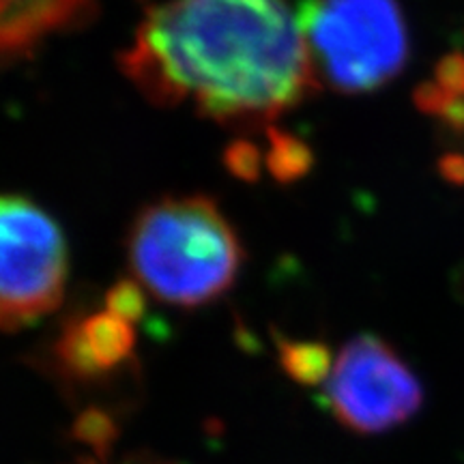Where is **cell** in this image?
<instances>
[{
    "instance_id": "obj_1",
    "label": "cell",
    "mask_w": 464,
    "mask_h": 464,
    "mask_svg": "<svg viewBox=\"0 0 464 464\" xmlns=\"http://www.w3.org/2000/svg\"><path fill=\"white\" fill-rule=\"evenodd\" d=\"M119 63L155 106L237 127L274 121L321 86L286 0H158Z\"/></svg>"
},
{
    "instance_id": "obj_2",
    "label": "cell",
    "mask_w": 464,
    "mask_h": 464,
    "mask_svg": "<svg viewBox=\"0 0 464 464\" xmlns=\"http://www.w3.org/2000/svg\"><path fill=\"white\" fill-rule=\"evenodd\" d=\"M133 282L161 304L202 307L232 288L243 243L208 196H166L144 207L127 235Z\"/></svg>"
},
{
    "instance_id": "obj_3",
    "label": "cell",
    "mask_w": 464,
    "mask_h": 464,
    "mask_svg": "<svg viewBox=\"0 0 464 464\" xmlns=\"http://www.w3.org/2000/svg\"><path fill=\"white\" fill-rule=\"evenodd\" d=\"M297 17L318 84L344 95L382 89L409 63L398 0H304Z\"/></svg>"
},
{
    "instance_id": "obj_4",
    "label": "cell",
    "mask_w": 464,
    "mask_h": 464,
    "mask_svg": "<svg viewBox=\"0 0 464 464\" xmlns=\"http://www.w3.org/2000/svg\"><path fill=\"white\" fill-rule=\"evenodd\" d=\"M69 280L65 232L37 202L0 194V332H20L63 304Z\"/></svg>"
},
{
    "instance_id": "obj_5",
    "label": "cell",
    "mask_w": 464,
    "mask_h": 464,
    "mask_svg": "<svg viewBox=\"0 0 464 464\" xmlns=\"http://www.w3.org/2000/svg\"><path fill=\"white\" fill-rule=\"evenodd\" d=\"M324 404L346 430L382 434L420 413L423 387L396 348L374 334L342 346L324 381Z\"/></svg>"
},
{
    "instance_id": "obj_6",
    "label": "cell",
    "mask_w": 464,
    "mask_h": 464,
    "mask_svg": "<svg viewBox=\"0 0 464 464\" xmlns=\"http://www.w3.org/2000/svg\"><path fill=\"white\" fill-rule=\"evenodd\" d=\"M136 344V324L102 307L67 321L52 346V357L72 381L95 382L131 362Z\"/></svg>"
},
{
    "instance_id": "obj_7",
    "label": "cell",
    "mask_w": 464,
    "mask_h": 464,
    "mask_svg": "<svg viewBox=\"0 0 464 464\" xmlns=\"http://www.w3.org/2000/svg\"><path fill=\"white\" fill-rule=\"evenodd\" d=\"M415 100L456 147L445 155L443 172L451 181L464 183V52L445 56Z\"/></svg>"
},
{
    "instance_id": "obj_8",
    "label": "cell",
    "mask_w": 464,
    "mask_h": 464,
    "mask_svg": "<svg viewBox=\"0 0 464 464\" xmlns=\"http://www.w3.org/2000/svg\"><path fill=\"white\" fill-rule=\"evenodd\" d=\"M277 355L284 372L301 385H324L334 368L332 353L323 342L288 340L277 335Z\"/></svg>"
},
{
    "instance_id": "obj_9",
    "label": "cell",
    "mask_w": 464,
    "mask_h": 464,
    "mask_svg": "<svg viewBox=\"0 0 464 464\" xmlns=\"http://www.w3.org/2000/svg\"><path fill=\"white\" fill-rule=\"evenodd\" d=\"M266 166L271 174L284 183L304 177L312 166V153L304 142L290 133L269 127V150H266Z\"/></svg>"
},
{
    "instance_id": "obj_10",
    "label": "cell",
    "mask_w": 464,
    "mask_h": 464,
    "mask_svg": "<svg viewBox=\"0 0 464 464\" xmlns=\"http://www.w3.org/2000/svg\"><path fill=\"white\" fill-rule=\"evenodd\" d=\"M103 307H108V310L114 312L116 316L136 324L144 314L142 286L133 280H121L106 293Z\"/></svg>"
},
{
    "instance_id": "obj_11",
    "label": "cell",
    "mask_w": 464,
    "mask_h": 464,
    "mask_svg": "<svg viewBox=\"0 0 464 464\" xmlns=\"http://www.w3.org/2000/svg\"><path fill=\"white\" fill-rule=\"evenodd\" d=\"M258 149L249 142H237L235 147L228 149L226 161H228L230 170L239 174L241 179H254L258 174Z\"/></svg>"
},
{
    "instance_id": "obj_12",
    "label": "cell",
    "mask_w": 464,
    "mask_h": 464,
    "mask_svg": "<svg viewBox=\"0 0 464 464\" xmlns=\"http://www.w3.org/2000/svg\"><path fill=\"white\" fill-rule=\"evenodd\" d=\"M149 464H170V462H149Z\"/></svg>"
},
{
    "instance_id": "obj_13",
    "label": "cell",
    "mask_w": 464,
    "mask_h": 464,
    "mask_svg": "<svg viewBox=\"0 0 464 464\" xmlns=\"http://www.w3.org/2000/svg\"><path fill=\"white\" fill-rule=\"evenodd\" d=\"M86 464H91V462H86Z\"/></svg>"
}]
</instances>
